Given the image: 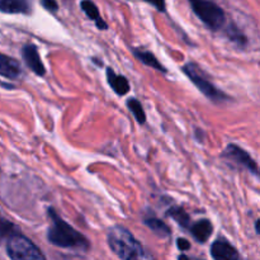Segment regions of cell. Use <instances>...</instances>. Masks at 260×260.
Wrapping results in <instances>:
<instances>
[{
	"label": "cell",
	"mask_w": 260,
	"mask_h": 260,
	"mask_svg": "<svg viewBox=\"0 0 260 260\" xmlns=\"http://www.w3.org/2000/svg\"><path fill=\"white\" fill-rule=\"evenodd\" d=\"M109 248L122 260H141L144 258V248L132 233L121 225L109 229L107 235Z\"/></svg>",
	"instance_id": "obj_2"
},
{
	"label": "cell",
	"mask_w": 260,
	"mask_h": 260,
	"mask_svg": "<svg viewBox=\"0 0 260 260\" xmlns=\"http://www.w3.org/2000/svg\"><path fill=\"white\" fill-rule=\"evenodd\" d=\"M183 73L185 74L188 79L197 86L198 90L203 94L205 96H207L208 99H211L215 103H221V102L229 101L228 94L223 93L222 90L217 88L212 81L210 80L207 74L202 70V68L197 65L196 62H187L182 68Z\"/></svg>",
	"instance_id": "obj_3"
},
{
	"label": "cell",
	"mask_w": 260,
	"mask_h": 260,
	"mask_svg": "<svg viewBox=\"0 0 260 260\" xmlns=\"http://www.w3.org/2000/svg\"><path fill=\"white\" fill-rule=\"evenodd\" d=\"M167 216L173 218L180 228L187 229V230L189 229L190 216L188 215L187 211L183 207H180V206H173V207H170L169 210L167 211Z\"/></svg>",
	"instance_id": "obj_16"
},
{
	"label": "cell",
	"mask_w": 260,
	"mask_h": 260,
	"mask_svg": "<svg viewBox=\"0 0 260 260\" xmlns=\"http://www.w3.org/2000/svg\"><path fill=\"white\" fill-rule=\"evenodd\" d=\"M132 53H134L135 57H136L140 62L144 63V65L155 69V70L160 71V73L162 74H167V69L160 63V61L157 60V58L155 57L154 53L150 52V51H142L139 50V48H134V50H132Z\"/></svg>",
	"instance_id": "obj_14"
},
{
	"label": "cell",
	"mask_w": 260,
	"mask_h": 260,
	"mask_svg": "<svg viewBox=\"0 0 260 260\" xmlns=\"http://www.w3.org/2000/svg\"><path fill=\"white\" fill-rule=\"evenodd\" d=\"M188 3L201 22L212 32H217L225 25V12L212 0H188Z\"/></svg>",
	"instance_id": "obj_4"
},
{
	"label": "cell",
	"mask_w": 260,
	"mask_h": 260,
	"mask_svg": "<svg viewBox=\"0 0 260 260\" xmlns=\"http://www.w3.org/2000/svg\"><path fill=\"white\" fill-rule=\"evenodd\" d=\"M22 57L24 60L25 65L28 66L33 74L37 76H45L46 75V68L42 62L40 52H38L37 46L33 43H27L23 46L22 48Z\"/></svg>",
	"instance_id": "obj_7"
},
{
	"label": "cell",
	"mask_w": 260,
	"mask_h": 260,
	"mask_svg": "<svg viewBox=\"0 0 260 260\" xmlns=\"http://www.w3.org/2000/svg\"><path fill=\"white\" fill-rule=\"evenodd\" d=\"M221 157L233 162V164H236L238 167L243 168V169H246L249 173L255 175V177L259 175V168L255 160L250 156V154H248L245 150L241 149L238 145L229 144L226 149L223 150L222 154H221Z\"/></svg>",
	"instance_id": "obj_6"
},
{
	"label": "cell",
	"mask_w": 260,
	"mask_h": 260,
	"mask_svg": "<svg viewBox=\"0 0 260 260\" xmlns=\"http://www.w3.org/2000/svg\"><path fill=\"white\" fill-rule=\"evenodd\" d=\"M22 74V66L14 57L0 52V76L9 80H17Z\"/></svg>",
	"instance_id": "obj_9"
},
{
	"label": "cell",
	"mask_w": 260,
	"mask_h": 260,
	"mask_svg": "<svg viewBox=\"0 0 260 260\" xmlns=\"http://www.w3.org/2000/svg\"><path fill=\"white\" fill-rule=\"evenodd\" d=\"M188 230L190 231L193 238L201 244L207 243V240L210 239V236L212 235L213 233V225L210 220H206V218H202V220L196 221L194 223L189 226Z\"/></svg>",
	"instance_id": "obj_12"
},
{
	"label": "cell",
	"mask_w": 260,
	"mask_h": 260,
	"mask_svg": "<svg viewBox=\"0 0 260 260\" xmlns=\"http://www.w3.org/2000/svg\"><path fill=\"white\" fill-rule=\"evenodd\" d=\"M177 245H178V248H179V250H182V251L189 250V248H190L189 241H188L187 239H184V238H179V239H178V240H177Z\"/></svg>",
	"instance_id": "obj_22"
},
{
	"label": "cell",
	"mask_w": 260,
	"mask_h": 260,
	"mask_svg": "<svg viewBox=\"0 0 260 260\" xmlns=\"http://www.w3.org/2000/svg\"><path fill=\"white\" fill-rule=\"evenodd\" d=\"M14 234H17V226L7 218L0 217V243L12 238Z\"/></svg>",
	"instance_id": "obj_19"
},
{
	"label": "cell",
	"mask_w": 260,
	"mask_h": 260,
	"mask_svg": "<svg viewBox=\"0 0 260 260\" xmlns=\"http://www.w3.org/2000/svg\"><path fill=\"white\" fill-rule=\"evenodd\" d=\"M106 75H107V81H108L109 86L112 88V90L114 91L118 95H126L129 91V81L126 76L119 75V74L114 73V70L112 68L106 69Z\"/></svg>",
	"instance_id": "obj_11"
},
{
	"label": "cell",
	"mask_w": 260,
	"mask_h": 260,
	"mask_svg": "<svg viewBox=\"0 0 260 260\" xmlns=\"http://www.w3.org/2000/svg\"><path fill=\"white\" fill-rule=\"evenodd\" d=\"M179 260H190V259L188 258V256H185V255H180L179 256Z\"/></svg>",
	"instance_id": "obj_25"
},
{
	"label": "cell",
	"mask_w": 260,
	"mask_h": 260,
	"mask_svg": "<svg viewBox=\"0 0 260 260\" xmlns=\"http://www.w3.org/2000/svg\"><path fill=\"white\" fill-rule=\"evenodd\" d=\"M41 5L50 13H57L58 4L56 0H40Z\"/></svg>",
	"instance_id": "obj_21"
},
{
	"label": "cell",
	"mask_w": 260,
	"mask_h": 260,
	"mask_svg": "<svg viewBox=\"0 0 260 260\" xmlns=\"http://www.w3.org/2000/svg\"><path fill=\"white\" fill-rule=\"evenodd\" d=\"M93 62H95L96 65H99V66H103V62H102V61H99V58H93Z\"/></svg>",
	"instance_id": "obj_24"
},
{
	"label": "cell",
	"mask_w": 260,
	"mask_h": 260,
	"mask_svg": "<svg viewBox=\"0 0 260 260\" xmlns=\"http://www.w3.org/2000/svg\"><path fill=\"white\" fill-rule=\"evenodd\" d=\"M144 2L152 5L157 12L167 13V2L165 0H144Z\"/></svg>",
	"instance_id": "obj_20"
},
{
	"label": "cell",
	"mask_w": 260,
	"mask_h": 260,
	"mask_svg": "<svg viewBox=\"0 0 260 260\" xmlns=\"http://www.w3.org/2000/svg\"><path fill=\"white\" fill-rule=\"evenodd\" d=\"M47 212L51 218V225L47 230V240L50 244L62 249L88 250L90 244L83 234L62 220L52 207L48 208Z\"/></svg>",
	"instance_id": "obj_1"
},
{
	"label": "cell",
	"mask_w": 260,
	"mask_h": 260,
	"mask_svg": "<svg viewBox=\"0 0 260 260\" xmlns=\"http://www.w3.org/2000/svg\"><path fill=\"white\" fill-rule=\"evenodd\" d=\"M80 8H81V10L85 13L86 17L95 23V25L98 29H101V30L108 29V24H107L106 20L102 18L101 12H99L98 7H96V4L93 2V0H81Z\"/></svg>",
	"instance_id": "obj_13"
},
{
	"label": "cell",
	"mask_w": 260,
	"mask_h": 260,
	"mask_svg": "<svg viewBox=\"0 0 260 260\" xmlns=\"http://www.w3.org/2000/svg\"><path fill=\"white\" fill-rule=\"evenodd\" d=\"M7 253L12 260H46L41 249L19 233L7 240Z\"/></svg>",
	"instance_id": "obj_5"
},
{
	"label": "cell",
	"mask_w": 260,
	"mask_h": 260,
	"mask_svg": "<svg viewBox=\"0 0 260 260\" xmlns=\"http://www.w3.org/2000/svg\"><path fill=\"white\" fill-rule=\"evenodd\" d=\"M226 35H228V37L233 42H235L240 47H244V46L248 45V38H246V36L235 24H230L226 28Z\"/></svg>",
	"instance_id": "obj_18"
},
{
	"label": "cell",
	"mask_w": 260,
	"mask_h": 260,
	"mask_svg": "<svg viewBox=\"0 0 260 260\" xmlns=\"http://www.w3.org/2000/svg\"><path fill=\"white\" fill-rule=\"evenodd\" d=\"M259 223H260V221H259V220H256V221H255V231H256V234H260V230H259Z\"/></svg>",
	"instance_id": "obj_23"
},
{
	"label": "cell",
	"mask_w": 260,
	"mask_h": 260,
	"mask_svg": "<svg viewBox=\"0 0 260 260\" xmlns=\"http://www.w3.org/2000/svg\"><path fill=\"white\" fill-rule=\"evenodd\" d=\"M211 255L215 260H241L239 251L225 239H217L211 245Z\"/></svg>",
	"instance_id": "obj_8"
},
{
	"label": "cell",
	"mask_w": 260,
	"mask_h": 260,
	"mask_svg": "<svg viewBox=\"0 0 260 260\" xmlns=\"http://www.w3.org/2000/svg\"><path fill=\"white\" fill-rule=\"evenodd\" d=\"M127 107H128V109L131 111V113L134 114L137 123L145 124V122H146V113H145L141 102L136 98H129L128 101H127Z\"/></svg>",
	"instance_id": "obj_17"
},
{
	"label": "cell",
	"mask_w": 260,
	"mask_h": 260,
	"mask_svg": "<svg viewBox=\"0 0 260 260\" xmlns=\"http://www.w3.org/2000/svg\"><path fill=\"white\" fill-rule=\"evenodd\" d=\"M145 226L150 229L154 234H156L159 238H169L170 236V229L165 222H162L160 218L155 217V216H150V217L144 218Z\"/></svg>",
	"instance_id": "obj_15"
},
{
	"label": "cell",
	"mask_w": 260,
	"mask_h": 260,
	"mask_svg": "<svg viewBox=\"0 0 260 260\" xmlns=\"http://www.w3.org/2000/svg\"><path fill=\"white\" fill-rule=\"evenodd\" d=\"M0 13L28 15L32 13V4L30 0H0Z\"/></svg>",
	"instance_id": "obj_10"
}]
</instances>
